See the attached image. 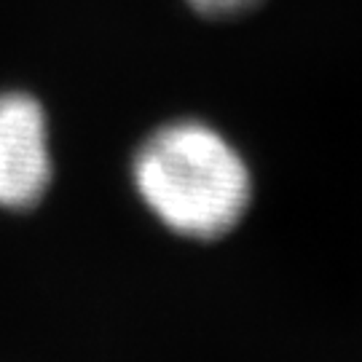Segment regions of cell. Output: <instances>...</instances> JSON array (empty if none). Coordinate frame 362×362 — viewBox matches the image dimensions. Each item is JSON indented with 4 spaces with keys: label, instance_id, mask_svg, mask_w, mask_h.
I'll list each match as a JSON object with an SVG mask.
<instances>
[{
    "label": "cell",
    "instance_id": "obj_2",
    "mask_svg": "<svg viewBox=\"0 0 362 362\" xmlns=\"http://www.w3.org/2000/svg\"><path fill=\"white\" fill-rule=\"evenodd\" d=\"M52 185L46 113L30 94H0V207H35Z\"/></svg>",
    "mask_w": 362,
    "mask_h": 362
},
{
    "label": "cell",
    "instance_id": "obj_3",
    "mask_svg": "<svg viewBox=\"0 0 362 362\" xmlns=\"http://www.w3.org/2000/svg\"><path fill=\"white\" fill-rule=\"evenodd\" d=\"M196 13L202 16H212V19H228V16H239V13L252 11L260 0H185Z\"/></svg>",
    "mask_w": 362,
    "mask_h": 362
},
{
    "label": "cell",
    "instance_id": "obj_1",
    "mask_svg": "<svg viewBox=\"0 0 362 362\" xmlns=\"http://www.w3.org/2000/svg\"><path fill=\"white\" fill-rule=\"evenodd\" d=\"M134 185L167 228L215 239L245 218L252 180L245 158L220 132L175 121L153 132L134 156Z\"/></svg>",
    "mask_w": 362,
    "mask_h": 362
}]
</instances>
